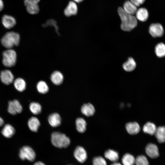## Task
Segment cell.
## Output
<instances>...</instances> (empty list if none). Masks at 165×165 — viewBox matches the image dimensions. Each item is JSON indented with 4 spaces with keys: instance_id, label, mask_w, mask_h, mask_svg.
<instances>
[{
    "instance_id": "6da1fadb",
    "label": "cell",
    "mask_w": 165,
    "mask_h": 165,
    "mask_svg": "<svg viewBox=\"0 0 165 165\" xmlns=\"http://www.w3.org/2000/svg\"><path fill=\"white\" fill-rule=\"evenodd\" d=\"M118 13L121 21V28L125 31H130L135 28L138 23L136 17L126 13L122 7L118 9Z\"/></svg>"
},
{
    "instance_id": "7a4b0ae2",
    "label": "cell",
    "mask_w": 165,
    "mask_h": 165,
    "mask_svg": "<svg viewBox=\"0 0 165 165\" xmlns=\"http://www.w3.org/2000/svg\"><path fill=\"white\" fill-rule=\"evenodd\" d=\"M20 41V35L13 31L7 32L1 40V42L3 46L8 49H11L14 46H18Z\"/></svg>"
},
{
    "instance_id": "3957f363",
    "label": "cell",
    "mask_w": 165,
    "mask_h": 165,
    "mask_svg": "<svg viewBox=\"0 0 165 165\" xmlns=\"http://www.w3.org/2000/svg\"><path fill=\"white\" fill-rule=\"evenodd\" d=\"M51 141L52 145L58 148H66L70 144L69 138L64 134L59 132H55L52 133Z\"/></svg>"
},
{
    "instance_id": "277c9868",
    "label": "cell",
    "mask_w": 165,
    "mask_h": 165,
    "mask_svg": "<svg viewBox=\"0 0 165 165\" xmlns=\"http://www.w3.org/2000/svg\"><path fill=\"white\" fill-rule=\"evenodd\" d=\"M2 64L5 67H11L15 65L17 55L14 50L11 49L5 50L2 53Z\"/></svg>"
},
{
    "instance_id": "5b68a950",
    "label": "cell",
    "mask_w": 165,
    "mask_h": 165,
    "mask_svg": "<svg viewBox=\"0 0 165 165\" xmlns=\"http://www.w3.org/2000/svg\"><path fill=\"white\" fill-rule=\"evenodd\" d=\"M19 156L23 160L27 159L32 162L35 159L36 154L35 151L31 147L25 146L20 149Z\"/></svg>"
},
{
    "instance_id": "8992f818",
    "label": "cell",
    "mask_w": 165,
    "mask_h": 165,
    "mask_svg": "<svg viewBox=\"0 0 165 165\" xmlns=\"http://www.w3.org/2000/svg\"><path fill=\"white\" fill-rule=\"evenodd\" d=\"M7 110L10 114L14 115L21 113L23 108L19 101L15 99L9 101Z\"/></svg>"
},
{
    "instance_id": "52a82bcc",
    "label": "cell",
    "mask_w": 165,
    "mask_h": 165,
    "mask_svg": "<svg viewBox=\"0 0 165 165\" xmlns=\"http://www.w3.org/2000/svg\"><path fill=\"white\" fill-rule=\"evenodd\" d=\"M149 31L150 35L154 38L161 37L164 32L162 26L159 23L151 24L149 27Z\"/></svg>"
},
{
    "instance_id": "ba28073f",
    "label": "cell",
    "mask_w": 165,
    "mask_h": 165,
    "mask_svg": "<svg viewBox=\"0 0 165 165\" xmlns=\"http://www.w3.org/2000/svg\"><path fill=\"white\" fill-rule=\"evenodd\" d=\"M74 155L76 160L81 163H84L87 159L86 151L83 147L81 146L76 147L74 151Z\"/></svg>"
},
{
    "instance_id": "9c48e42d",
    "label": "cell",
    "mask_w": 165,
    "mask_h": 165,
    "mask_svg": "<svg viewBox=\"0 0 165 165\" xmlns=\"http://www.w3.org/2000/svg\"><path fill=\"white\" fill-rule=\"evenodd\" d=\"M1 81L4 84L9 85L14 81V77L12 72L9 70L2 71L0 74Z\"/></svg>"
},
{
    "instance_id": "30bf717a",
    "label": "cell",
    "mask_w": 165,
    "mask_h": 165,
    "mask_svg": "<svg viewBox=\"0 0 165 165\" xmlns=\"http://www.w3.org/2000/svg\"><path fill=\"white\" fill-rule=\"evenodd\" d=\"M145 151L147 155L152 158H156L159 156L158 147L155 144H148L146 147Z\"/></svg>"
},
{
    "instance_id": "8fae6325",
    "label": "cell",
    "mask_w": 165,
    "mask_h": 165,
    "mask_svg": "<svg viewBox=\"0 0 165 165\" xmlns=\"http://www.w3.org/2000/svg\"><path fill=\"white\" fill-rule=\"evenodd\" d=\"M78 12L77 6L74 1L70 2L68 5L65 9L64 13L67 16L75 15Z\"/></svg>"
},
{
    "instance_id": "7c38bea8",
    "label": "cell",
    "mask_w": 165,
    "mask_h": 165,
    "mask_svg": "<svg viewBox=\"0 0 165 165\" xmlns=\"http://www.w3.org/2000/svg\"><path fill=\"white\" fill-rule=\"evenodd\" d=\"M2 21L3 26L7 29L12 28L16 23V20L13 17L6 15L3 16Z\"/></svg>"
},
{
    "instance_id": "4fadbf2b",
    "label": "cell",
    "mask_w": 165,
    "mask_h": 165,
    "mask_svg": "<svg viewBox=\"0 0 165 165\" xmlns=\"http://www.w3.org/2000/svg\"><path fill=\"white\" fill-rule=\"evenodd\" d=\"M61 116L57 113L51 114L48 118L50 124L53 127H57L60 126L61 123Z\"/></svg>"
},
{
    "instance_id": "5bb4252c",
    "label": "cell",
    "mask_w": 165,
    "mask_h": 165,
    "mask_svg": "<svg viewBox=\"0 0 165 165\" xmlns=\"http://www.w3.org/2000/svg\"><path fill=\"white\" fill-rule=\"evenodd\" d=\"M126 128L128 133L131 135L136 134L140 130V126L136 122L127 123L126 125Z\"/></svg>"
},
{
    "instance_id": "9a60e30c",
    "label": "cell",
    "mask_w": 165,
    "mask_h": 165,
    "mask_svg": "<svg viewBox=\"0 0 165 165\" xmlns=\"http://www.w3.org/2000/svg\"><path fill=\"white\" fill-rule=\"evenodd\" d=\"M81 111L84 115L91 116L93 115L95 112V109L93 105L89 103L83 104L81 107Z\"/></svg>"
},
{
    "instance_id": "2e32d148",
    "label": "cell",
    "mask_w": 165,
    "mask_h": 165,
    "mask_svg": "<svg viewBox=\"0 0 165 165\" xmlns=\"http://www.w3.org/2000/svg\"><path fill=\"white\" fill-rule=\"evenodd\" d=\"M28 126L32 131L36 132L40 126V123L38 119L35 117H32L28 121Z\"/></svg>"
},
{
    "instance_id": "e0dca14e",
    "label": "cell",
    "mask_w": 165,
    "mask_h": 165,
    "mask_svg": "<svg viewBox=\"0 0 165 165\" xmlns=\"http://www.w3.org/2000/svg\"><path fill=\"white\" fill-rule=\"evenodd\" d=\"M3 135L6 138H9L13 137L15 133V129L11 125L6 124L2 130Z\"/></svg>"
},
{
    "instance_id": "ac0fdd59",
    "label": "cell",
    "mask_w": 165,
    "mask_h": 165,
    "mask_svg": "<svg viewBox=\"0 0 165 165\" xmlns=\"http://www.w3.org/2000/svg\"><path fill=\"white\" fill-rule=\"evenodd\" d=\"M136 18L138 20L144 22L148 19V13L147 9L144 8H141L137 10L136 13Z\"/></svg>"
},
{
    "instance_id": "d6986e66",
    "label": "cell",
    "mask_w": 165,
    "mask_h": 165,
    "mask_svg": "<svg viewBox=\"0 0 165 165\" xmlns=\"http://www.w3.org/2000/svg\"><path fill=\"white\" fill-rule=\"evenodd\" d=\"M123 8L126 13L132 15L135 14L137 10V7L128 0L125 2Z\"/></svg>"
},
{
    "instance_id": "ffe728a7",
    "label": "cell",
    "mask_w": 165,
    "mask_h": 165,
    "mask_svg": "<svg viewBox=\"0 0 165 165\" xmlns=\"http://www.w3.org/2000/svg\"><path fill=\"white\" fill-rule=\"evenodd\" d=\"M159 142L163 143L165 141V128L164 126L157 128L154 134Z\"/></svg>"
},
{
    "instance_id": "44dd1931",
    "label": "cell",
    "mask_w": 165,
    "mask_h": 165,
    "mask_svg": "<svg viewBox=\"0 0 165 165\" xmlns=\"http://www.w3.org/2000/svg\"><path fill=\"white\" fill-rule=\"evenodd\" d=\"M51 80L53 83L56 85H60L63 81V76L60 72L56 71L53 72L51 76Z\"/></svg>"
},
{
    "instance_id": "7402d4cb",
    "label": "cell",
    "mask_w": 165,
    "mask_h": 165,
    "mask_svg": "<svg viewBox=\"0 0 165 165\" xmlns=\"http://www.w3.org/2000/svg\"><path fill=\"white\" fill-rule=\"evenodd\" d=\"M104 156L105 158L113 162H117L119 159L118 153L113 150H107L105 152Z\"/></svg>"
},
{
    "instance_id": "603a6c76",
    "label": "cell",
    "mask_w": 165,
    "mask_h": 165,
    "mask_svg": "<svg viewBox=\"0 0 165 165\" xmlns=\"http://www.w3.org/2000/svg\"><path fill=\"white\" fill-rule=\"evenodd\" d=\"M75 124L76 129L79 133H84L86 130V123L84 119L78 118L76 120Z\"/></svg>"
},
{
    "instance_id": "cb8c5ba5",
    "label": "cell",
    "mask_w": 165,
    "mask_h": 165,
    "mask_svg": "<svg viewBox=\"0 0 165 165\" xmlns=\"http://www.w3.org/2000/svg\"><path fill=\"white\" fill-rule=\"evenodd\" d=\"M14 85L18 91L21 92L24 91L26 88V83L24 79L18 78L14 80Z\"/></svg>"
},
{
    "instance_id": "d4e9b609",
    "label": "cell",
    "mask_w": 165,
    "mask_h": 165,
    "mask_svg": "<svg viewBox=\"0 0 165 165\" xmlns=\"http://www.w3.org/2000/svg\"><path fill=\"white\" fill-rule=\"evenodd\" d=\"M124 69L128 72L133 71L136 67V63L132 57H129L128 60L123 65Z\"/></svg>"
},
{
    "instance_id": "484cf974",
    "label": "cell",
    "mask_w": 165,
    "mask_h": 165,
    "mask_svg": "<svg viewBox=\"0 0 165 165\" xmlns=\"http://www.w3.org/2000/svg\"><path fill=\"white\" fill-rule=\"evenodd\" d=\"M156 128L154 124L152 122H148L144 126L143 130L144 133L153 135L155 134Z\"/></svg>"
},
{
    "instance_id": "4316f807",
    "label": "cell",
    "mask_w": 165,
    "mask_h": 165,
    "mask_svg": "<svg viewBox=\"0 0 165 165\" xmlns=\"http://www.w3.org/2000/svg\"><path fill=\"white\" fill-rule=\"evenodd\" d=\"M27 12L31 14L37 13L39 11V7L38 4L24 3Z\"/></svg>"
},
{
    "instance_id": "83f0119b",
    "label": "cell",
    "mask_w": 165,
    "mask_h": 165,
    "mask_svg": "<svg viewBox=\"0 0 165 165\" xmlns=\"http://www.w3.org/2000/svg\"><path fill=\"white\" fill-rule=\"evenodd\" d=\"M122 160L123 165H134L135 163L134 157L129 153L125 154L123 156Z\"/></svg>"
},
{
    "instance_id": "f1b7e54d",
    "label": "cell",
    "mask_w": 165,
    "mask_h": 165,
    "mask_svg": "<svg viewBox=\"0 0 165 165\" xmlns=\"http://www.w3.org/2000/svg\"><path fill=\"white\" fill-rule=\"evenodd\" d=\"M29 108L31 112L35 115L40 114L42 110L41 105L38 103L36 102H33L30 103Z\"/></svg>"
},
{
    "instance_id": "f546056e",
    "label": "cell",
    "mask_w": 165,
    "mask_h": 165,
    "mask_svg": "<svg viewBox=\"0 0 165 165\" xmlns=\"http://www.w3.org/2000/svg\"><path fill=\"white\" fill-rule=\"evenodd\" d=\"M155 52L156 56L159 57H162L165 55V46L161 42L158 44L155 47Z\"/></svg>"
},
{
    "instance_id": "4dcf8cb0",
    "label": "cell",
    "mask_w": 165,
    "mask_h": 165,
    "mask_svg": "<svg viewBox=\"0 0 165 165\" xmlns=\"http://www.w3.org/2000/svg\"><path fill=\"white\" fill-rule=\"evenodd\" d=\"M37 88L38 91L42 94H45L49 90L48 85L45 82L42 81H40L38 83Z\"/></svg>"
},
{
    "instance_id": "1f68e13d",
    "label": "cell",
    "mask_w": 165,
    "mask_h": 165,
    "mask_svg": "<svg viewBox=\"0 0 165 165\" xmlns=\"http://www.w3.org/2000/svg\"><path fill=\"white\" fill-rule=\"evenodd\" d=\"M136 165H149V162L147 158L144 156L141 155L138 156L135 159Z\"/></svg>"
},
{
    "instance_id": "d6a6232c",
    "label": "cell",
    "mask_w": 165,
    "mask_h": 165,
    "mask_svg": "<svg viewBox=\"0 0 165 165\" xmlns=\"http://www.w3.org/2000/svg\"><path fill=\"white\" fill-rule=\"evenodd\" d=\"M93 165H107L105 159L102 157L97 156L94 157L93 160Z\"/></svg>"
},
{
    "instance_id": "836d02e7",
    "label": "cell",
    "mask_w": 165,
    "mask_h": 165,
    "mask_svg": "<svg viewBox=\"0 0 165 165\" xmlns=\"http://www.w3.org/2000/svg\"><path fill=\"white\" fill-rule=\"evenodd\" d=\"M145 0H130L137 7L139 6L145 2Z\"/></svg>"
},
{
    "instance_id": "e575fe53",
    "label": "cell",
    "mask_w": 165,
    "mask_h": 165,
    "mask_svg": "<svg viewBox=\"0 0 165 165\" xmlns=\"http://www.w3.org/2000/svg\"><path fill=\"white\" fill-rule=\"evenodd\" d=\"M40 0H24V3H37L39 2Z\"/></svg>"
},
{
    "instance_id": "d590c367",
    "label": "cell",
    "mask_w": 165,
    "mask_h": 165,
    "mask_svg": "<svg viewBox=\"0 0 165 165\" xmlns=\"http://www.w3.org/2000/svg\"><path fill=\"white\" fill-rule=\"evenodd\" d=\"M4 4L2 0H0V11L3 8Z\"/></svg>"
},
{
    "instance_id": "8d00e7d4",
    "label": "cell",
    "mask_w": 165,
    "mask_h": 165,
    "mask_svg": "<svg viewBox=\"0 0 165 165\" xmlns=\"http://www.w3.org/2000/svg\"><path fill=\"white\" fill-rule=\"evenodd\" d=\"M33 165H45L44 163L41 161H37Z\"/></svg>"
},
{
    "instance_id": "74e56055",
    "label": "cell",
    "mask_w": 165,
    "mask_h": 165,
    "mask_svg": "<svg viewBox=\"0 0 165 165\" xmlns=\"http://www.w3.org/2000/svg\"><path fill=\"white\" fill-rule=\"evenodd\" d=\"M4 123V121L3 119L0 117V127L2 126Z\"/></svg>"
},
{
    "instance_id": "f35d334b",
    "label": "cell",
    "mask_w": 165,
    "mask_h": 165,
    "mask_svg": "<svg viewBox=\"0 0 165 165\" xmlns=\"http://www.w3.org/2000/svg\"><path fill=\"white\" fill-rule=\"evenodd\" d=\"M111 165H122L120 163L116 162H114Z\"/></svg>"
},
{
    "instance_id": "ab89813d",
    "label": "cell",
    "mask_w": 165,
    "mask_h": 165,
    "mask_svg": "<svg viewBox=\"0 0 165 165\" xmlns=\"http://www.w3.org/2000/svg\"><path fill=\"white\" fill-rule=\"evenodd\" d=\"M73 1L75 3H80L82 2L83 0H73Z\"/></svg>"
},
{
    "instance_id": "60d3db41",
    "label": "cell",
    "mask_w": 165,
    "mask_h": 165,
    "mask_svg": "<svg viewBox=\"0 0 165 165\" xmlns=\"http://www.w3.org/2000/svg\"></svg>"
}]
</instances>
